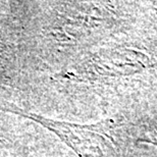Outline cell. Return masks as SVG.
Wrapping results in <instances>:
<instances>
[{"label": "cell", "instance_id": "2", "mask_svg": "<svg viewBox=\"0 0 157 157\" xmlns=\"http://www.w3.org/2000/svg\"><path fill=\"white\" fill-rule=\"evenodd\" d=\"M155 7H156V9H157V3H156V5H155Z\"/></svg>", "mask_w": 157, "mask_h": 157}, {"label": "cell", "instance_id": "1", "mask_svg": "<svg viewBox=\"0 0 157 157\" xmlns=\"http://www.w3.org/2000/svg\"><path fill=\"white\" fill-rule=\"evenodd\" d=\"M137 141L157 147V115L140 124L138 127Z\"/></svg>", "mask_w": 157, "mask_h": 157}]
</instances>
